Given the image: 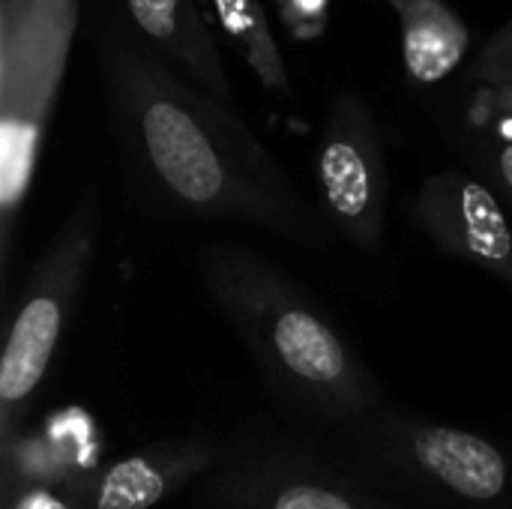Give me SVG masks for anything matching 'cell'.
I'll return each mask as SVG.
<instances>
[{
	"instance_id": "obj_2",
	"label": "cell",
	"mask_w": 512,
	"mask_h": 509,
	"mask_svg": "<svg viewBox=\"0 0 512 509\" xmlns=\"http://www.w3.org/2000/svg\"><path fill=\"white\" fill-rule=\"evenodd\" d=\"M192 270L264 387L300 423L327 435L387 399L348 336L264 252L210 240L195 249Z\"/></svg>"
},
{
	"instance_id": "obj_9",
	"label": "cell",
	"mask_w": 512,
	"mask_h": 509,
	"mask_svg": "<svg viewBox=\"0 0 512 509\" xmlns=\"http://www.w3.org/2000/svg\"><path fill=\"white\" fill-rule=\"evenodd\" d=\"M222 453V438L213 432H189L135 450L99 471L78 477L69 486L75 509H153L156 504L192 489Z\"/></svg>"
},
{
	"instance_id": "obj_1",
	"label": "cell",
	"mask_w": 512,
	"mask_h": 509,
	"mask_svg": "<svg viewBox=\"0 0 512 509\" xmlns=\"http://www.w3.org/2000/svg\"><path fill=\"white\" fill-rule=\"evenodd\" d=\"M96 63L114 129L141 177L177 210L255 225L324 249L330 225L237 105L222 102L156 54L123 18L96 27Z\"/></svg>"
},
{
	"instance_id": "obj_8",
	"label": "cell",
	"mask_w": 512,
	"mask_h": 509,
	"mask_svg": "<svg viewBox=\"0 0 512 509\" xmlns=\"http://www.w3.org/2000/svg\"><path fill=\"white\" fill-rule=\"evenodd\" d=\"M411 222L441 252L512 288V222L492 186L462 171H435L414 195Z\"/></svg>"
},
{
	"instance_id": "obj_11",
	"label": "cell",
	"mask_w": 512,
	"mask_h": 509,
	"mask_svg": "<svg viewBox=\"0 0 512 509\" xmlns=\"http://www.w3.org/2000/svg\"><path fill=\"white\" fill-rule=\"evenodd\" d=\"M402 63L417 84H438L459 69L471 30L447 0H399Z\"/></svg>"
},
{
	"instance_id": "obj_10",
	"label": "cell",
	"mask_w": 512,
	"mask_h": 509,
	"mask_svg": "<svg viewBox=\"0 0 512 509\" xmlns=\"http://www.w3.org/2000/svg\"><path fill=\"white\" fill-rule=\"evenodd\" d=\"M132 30L177 72L228 105H237L219 42L198 0H120Z\"/></svg>"
},
{
	"instance_id": "obj_13",
	"label": "cell",
	"mask_w": 512,
	"mask_h": 509,
	"mask_svg": "<svg viewBox=\"0 0 512 509\" xmlns=\"http://www.w3.org/2000/svg\"><path fill=\"white\" fill-rule=\"evenodd\" d=\"M459 150L477 162L489 177H492V189L504 192L512 204V138H489V135H459L456 138Z\"/></svg>"
},
{
	"instance_id": "obj_4",
	"label": "cell",
	"mask_w": 512,
	"mask_h": 509,
	"mask_svg": "<svg viewBox=\"0 0 512 509\" xmlns=\"http://www.w3.org/2000/svg\"><path fill=\"white\" fill-rule=\"evenodd\" d=\"M78 0H0V288L69 66Z\"/></svg>"
},
{
	"instance_id": "obj_3",
	"label": "cell",
	"mask_w": 512,
	"mask_h": 509,
	"mask_svg": "<svg viewBox=\"0 0 512 509\" xmlns=\"http://www.w3.org/2000/svg\"><path fill=\"white\" fill-rule=\"evenodd\" d=\"M363 477L414 509H512V441L384 399L327 432Z\"/></svg>"
},
{
	"instance_id": "obj_7",
	"label": "cell",
	"mask_w": 512,
	"mask_h": 509,
	"mask_svg": "<svg viewBox=\"0 0 512 509\" xmlns=\"http://www.w3.org/2000/svg\"><path fill=\"white\" fill-rule=\"evenodd\" d=\"M318 210L354 249L381 252L387 240L390 171L384 132L360 93L339 90L327 102L315 153Z\"/></svg>"
},
{
	"instance_id": "obj_14",
	"label": "cell",
	"mask_w": 512,
	"mask_h": 509,
	"mask_svg": "<svg viewBox=\"0 0 512 509\" xmlns=\"http://www.w3.org/2000/svg\"><path fill=\"white\" fill-rule=\"evenodd\" d=\"M471 78L486 84H512V18L486 39L474 60Z\"/></svg>"
},
{
	"instance_id": "obj_12",
	"label": "cell",
	"mask_w": 512,
	"mask_h": 509,
	"mask_svg": "<svg viewBox=\"0 0 512 509\" xmlns=\"http://www.w3.org/2000/svg\"><path fill=\"white\" fill-rule=\"evenodd\" d=\"M213 9L222 30L240 48L261 87L285 108H297V87L282 45L270 27L264 0H213Z\"/></svg>"
},
{
	"instance_id": "obj_15",
	"label": "cell",
	"mask_w": 512,
	"mask_h": 509,
	"mask_svg": "<svg viewBox=\"0 0 512 509\" xmlns=\"http://www.w3.org/2000/svg\"><path fill=\"white\" fill-rule=\"evenodd\" d=\"M396 3H399V0H393V6H396Z\"/></svg>"
},
{
	"instance_id": "obj_6",
	"label": "cell",
	"mask_w": 512,
	"mask_h": 509,
	"mask_svg": "<svg viewBox=\"0 0 512 509\" xmlns=\"http://www.w3.org/2000/svg\"><path fill=\"white\" fill-rule=\"evenodd\" d=\"M102 228V195L93 183L39 252L18 309L9 318L0 357V447L3 468L12 462L18 423L42 387L63 333L72 321L81 288L90 276Z\"/></svg>"
},
{
	"instance_id": "obj_5",
	"label": "cell",
	"mask_w": 512,
	"mask_h": 509,
	"mask_svg": "<svg viewBox=\"0 0 512 509\" xmlns=\"http://www.w3.org/2000/svg\"><path fill=\"white\" fill-rule=\"evenodd\" d=\"M195 509H414L393 498L324 438L243 423L192 486Z\"/></svg>"
}]
</instances>
